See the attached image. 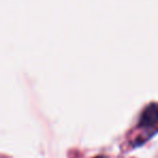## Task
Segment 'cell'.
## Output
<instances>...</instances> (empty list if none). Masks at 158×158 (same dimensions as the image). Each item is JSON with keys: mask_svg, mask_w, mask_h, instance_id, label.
I'll list each match as a JSON object with an SVG mask.
<instances>
[{"mask_svg": "<svg viewBox=\"0 0 158 158\" xmlns=\"http://www.w3.org/2000/svg\"><path fill=\"white\" fill-rule=\"evenodd\" d=\"M158 125V102H152L140 114L139 127H154Z\"/></svg>", "mask_w": 158, "mask_h": 158, "instance_id": "obj_1", "label": "cell"}, {"mask_svg": "<svg viewBox=\"0 0 158 158\" xmlns=\"http://www.w3.org/2000/svg\"><path fill=\"white\" fill-rule=\"evenodd\" d=\"M94 158H109V157L106 156V155H98V156H96Z\"/></svg>", "mask_w": 158, "mask_h": 158, "instance_id": "obj_2", "label": "cell"}]
</instances>
